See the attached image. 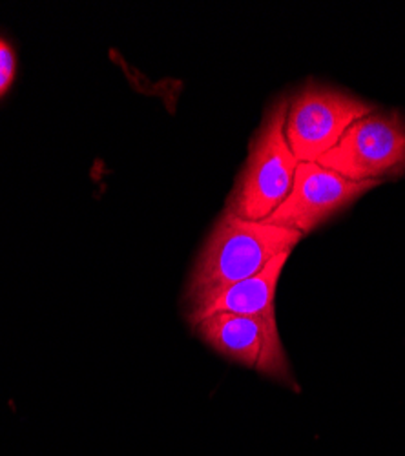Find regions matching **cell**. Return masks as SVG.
<instances>
[{
  "label": "cell",
  "instance_id": "1",
  "mask_svg": "<svg viewBox=\"0 0 405 456\" xmlns=\"http://www.w3.org/2000/svg\"><path fill=\"white\" fill-rule=\"evenodd\" d=\"M304 234L290 228L243 219L225 210L196 261L185 294L187 313L221 289L262 273L276 256L292 252Z\"/></svg>",
  "mask_w": 405,
  "mask_h": 456
},
{
  "label": "cell",
  "instance_id": "2",
  "mask_svg": "<svg viewBox=\"0 0 405 456\" xmlns=\"http://www.w3.org/2000/svg\"><path fill=\"white\" fill-rule=\"evenodd\" d=\"M287 110V99L272 104L250 142L248 159L227 203V210L243 219L263 221L290 194L300 161L285 137Z\"/></svg>",
  "mask_w": 405,
  "mask_h": 456
},
{
  "label": "cell",
  "instance_id": "3",
  "mask_svg": "<svg viewBox=\"0 0 405 456\" xmlns=\"http://www.w3.org/2000/svg\"><path fill=\"white\" fill-rule=\"evenodd\" d=\"M318 165L349 181H380L405 175V116L375 110L358 119Z\"/></svg>",
  "mask_w": 405,
  "mask_h": 456
},
{
  "label": "cell",
  "instance_id": "4",
  "mask_svg": "<svg viewBox=\"0 0 405 456\" xmlns=\"http://www.w3.org/2000/svg\"><path fill=\"white\" fill-rule=\"evenodd\" d=\"M377 110L351 94L309 83L288 101L285 137L300 163H318L358 119Z\"/></svg>",
  "mask_w": 405,
  "mask_h": 456
},
{
  "label": "cell",
  "instance_id": "5",
  "mask_svg": "<svg viewBox=\"0 0 405 456\" xmlns=\"http://www.w3.org/2000/svg\"><path fill=\"white\" fill-rule=\"evenodd\" d=\"M198 336L215 353L255 369L276 382L298 391L287 353L281 344L278 323L257 316L215 313L194 325Z\"/></svg>",
  "mask_w": 405,
  "mask_h": 456
},
{
  "label": "cell",
  "instance_id": "6",
  "mask_svg": "<svg viewBox=\"0 0 405 456\" xmlns=\"http://www.w3.org/2000/svg\"><path fill=\"white\" fill-rule=\"evenodd\" d=\"M380 181H349L318 163H300L287 200L263 219L304 236L354 203Z\"/></svg>",
  "mask_w": 405,
  "mask_h": 456
},
{
  "label": "cell",
  "instance_id": "7",
  "mask_svg": "<svg viewBox=\"0 0 405 456\" xmlns=\"http://www.w3.org/2000/svg\"><path fill=\"white\" fill-rule=\"evenodd\" d=\"M290 257V252L276 256L267 267L247 280L208 296L198 307L187 313V320L194 327L199 320L215 313H234L243 316H257L271 323L276 320V290L279 276Z\"/></svg>",
  "mask_w": 405,
  "mask_h": 456
},
{
  "label": "cell",
  "instance_id": "8",
  "mask_svg": "<svg viewBox=\"0 0 405 456\" xmlns=\"http://www.w3.org/2000/svg\"><path fill=\"white\" fill-rule=\"evenodd\" d=\"M15 71H17V57L13 48L0 39V97H3L15 81Z\"/></svg>",
  "mask_w": 405,
  "mask_h": 456
}]
</instances>
